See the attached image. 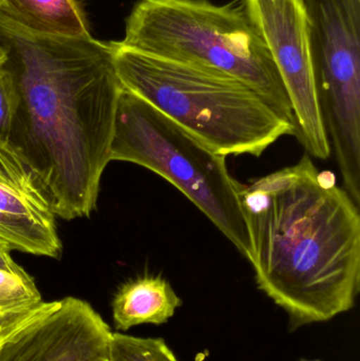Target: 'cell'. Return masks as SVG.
<instances>
[{"mask_svg":"<svg viewBox=\"0 0 360 361\" xmlns=\"http://www.w3.org/2000/svg\"><path fill=\"white\" fill-rule=\"evenodd\" d=\"M242 1L285 85L295 121V137L311 158L327 160L332 149L317 94L304 0Z\"/></svg>","mask_w":360,"mask_h":361,"instance_id":"52a82bcc","label":"cell"},{"mask_svg":"<svg viewBox=\"0 0 360 361\" xmlns=\"http://www.w3.org/2000/svg\"><path fill=\"white\" fill-rule=\"evenodd\" d=\"M17 97L8 72L0 63V144L8 143Z\"/></svg>","mask_w":360,"mask_h":361,"instance_id":"9a60e30c","label":"cell"},{"mask_svg":"<svg viewBox=\"0 0 360 361\" xmlns=\"http://www.w3.org/2000/svg\"><path fill=\"white\" fill-rule=\"evenodd\" d=\"M110 161L149 169L181 191L247 258V227L241 207L243 184L190 131L123 87Z\"/></svg>","mask_w":360,"mask_h":361,"instance_id":"5b68a950","label":"cell"},{"mask_svg":"<svg viewBox=\"0 0 360 361\" xmlns=\"http://www.w3.org/2000/svg\"><path fill=\"white\" fill-rule=\"evenodd\" d=\"M11 248L4 242L0 241V269L6 271H18L23 269L14 262L11 257Z\"/></svg>","mask_w":360,"mask_h":361,"instance_id":"2e32d148","label":"cell"},{"mask_svg":"<svg viewBox=\"0 0 360 361\" xmlns=\"http://www.w3.org/2000/svg\"><path fill=\"white\" fill-rule=\"evenodd\" d=\"M120 42L145 54L237 78L294 120L276 63L243 6L209 0H139L127 17Z\"/></svg>","mask_w":360,"mask_h":361,"instance_id":"277c9868","label":"cell"},{"mask_svg":"<svg viewBox=\"0 0 360 361\" xmlns=\"http://www.w3.org/2000/svg\"><path fill=\"white\" fill-rule=\"evenodd\" d=\"M19 319H20V318H17V319H11V318H6L0 316V338H1L4 332H6L8 329H10L11 326H14Z\"/></svg>","mask_w":360,"mask_h":361,"instance_id":"e0dca14e","label":"cell"},{"mask_svg":"<svg viewBox=\"0 0 360 361\" xmlns=\"http://www.w3.org/2000/svg\"><path fill=\"white\" fill-rule=\"evenodd\" d=\"M0 241L6 243L11 250L50 258H58L63 248L56 226L1 210Z\"/></svg>","mask_w":360,"mask_h":361,"instance_id":"7c38bea8","label":"cell"},{"mask_svg":"<svg viewBox=\"0 0 360 361\" xmlns=\"http://www.w3.org/2000/svg\"><path fill=\"white\" fill-rule=\"evenodd\" d=\"M33 278L25 271L0 269V316L17 319L42 303Z\"/></svg>","mask_w":360,"mask_h":361,"instance_id":"4fadbf2b","label":"cell"},{"mask_svg":"<svg viewBox=\"0 0 360 361\" xmlns=\"http://www.w3.org/2000/svg\"><path fill=\"white\" fill-rule=\"evenodd\" d=\"M299 361H321V360H300Z\"/></svg>","mask_w":360,"mask_h":361,"instance_id":"d6986e66","label":"cell"},{"mask_svg":"<svg viewBox=\"0 0 360 361\" xmlns=\"http://www.w3.org/2000/svg\"><path fill=\"white\" fill-rule=\"evenodd\" d=\"M247 259L291 331L354 307L360 292V212L310 156L243 185Z\"/></svg>","mask_w":360,"mask_h":361,"instance_id":"7a4b0ae2","label":"cell"},{"mask_svg":"<svg viewBox=\"0 0 360 361\" xmlns=\"http://www.w3.org/2000/svg\"><path fill=\"white\" fill-rule=\"evenodd\" d=\"M109 361H180L162 338L112 333Z\"/></svg>","mask_w":360,"mask_h":361,"instance_id":"5bb4252c","label":"cell"},{"mask_svg":"<svg viewBox=\"0 0 360 361\" xmlns=\"http://www.w3.org/2000/svg\"><path fill=\"white\" fill-rule=\"evenodd\" d=\"M182 300L162 276L144 275L118 288L112 301L116 329L127 331L139 324H166Z\"/></svg>","mask_w":360,"mask_h":361,"instance_id":"9c48e42d","label":"cell"},{"mask_svg":"<svg viewBox=\"0 0 360 361\" xmlns=\"http://www.w3.org/2000/svg\"><path fill=\"white\" fill-rule=\"evenodd\" d=\"M0 210L56 226L44 186L10 143L0 144Z\"/></svg>","mask_w":360,"mask_h":361,"instance_id":"30bf717a","label":"cell"},{"mask_svg":"<svg viewBox=\"0 0 360 361\" xmlns=\"http://www.w3.org/2000/svg\"><path fill=\"white\" fill-rule=\"evenodd\" d=\"M111 44L122 86L216 154L259 158L280 137L296 135L294 120L237 78Z\"/></svg>","mask_w":360,"mask_h":361,"instance_id":"3957f363","label":"cell"},{"mask_svg":"<svg viewBox=\"0 0 360 361\" xmlns=\"http://www.w3.org/2000/svg\"><path fill=\"white\" fill-rule=\"evenodd\" d=\"M319 105L350 195L360 191V0H304Z\"/></svg>","mask_w":360,"mask_h":361,"instance_id":"8992f818","label":"cell"},{"mask_svg":"<svg viewBox=\"0 0 360 361\" xmlns=\"http://www.w3.org/2000/svg\"><path fill=\"white\" fill-rule=\"evenodd\" d=\"M0 10L37 33L59 37H93L82 0H0Z\"/></svg>","mask_w":360,"mask_h":361,"instance_id":"8fae6325","label":"cell"},{"mask_svg":"<svg viewBox=\"0 0 360 361\" xmlns=\"http://www.w3.org/2000/svg\"><path fill=\"white\" fill-rule=\"evenodd\" d=\"M112 332L86 301L42 302L0 338V361H109Z\"/></svg>","mask_w":360,"mask_h":361,"instance_id":"ba28073f","label":"cell"},{"mask_svg":"<svg viewBox=\"0 0 360 361\" xmlns=\"http://www.w3.org/2000/svg\"><path fill=\"white\" fill-rule=\"evenodd\" d=\"M4 61V54H2L1 51H0V63Z\"/></svg>","mask_w":360,"mask_h":361,"instance_id":"ac0fdd59","label":"cell"},{"mask_svg":"<svg viewBox=\"0 0 360 361\" xmlns=\"http://www.w3.org/2000/svg\"><path fill=\"white\" fill-rule=\"evenodd\" d=\"M0 51L17 97L8 143L42 183L55 216H90L111 162L123 90L111 42L37 33L0 10Z\"/></svg>","mask_w":360,"mask_h":361,"instance_id":"6da1fadb","label":"cell"}]
</instances>
